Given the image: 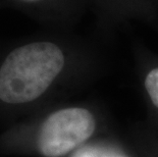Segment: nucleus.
<instances>
[{"instance_id": "1", "label": "nucleus", "mask_w": 158, "mask_h": 157, "mask_svg": "<svg viewBox=\"0 0 158 157\" xmlns=\"http://www.w3.org/2000/svg\"><path fill=\"white\" fill-rule=\"evenodd\" d=\"M64 65V53L52 42H33L15 49L0 68V100L10 104L34 101Z\"/></svg>"}, {"instance_id": "2", "label": "nucleus", "mask_w": 158, "mask_h": 157, "mask_svg": "<svg viewBox=\"0 0 158 157\" xmlns=\"http://www.w3.org/2000/svg\"><path fill=\"white\" fill-rule=\"evenodd\" d=\"M96 129L90 110L63 108L50 114L39 131L37 146L45 157H61L87 141Z\"/></svg>"}, {"instance_id": "3", "label": "nucleus", "mask_w": 158, "mask_h": 157, "mask_svg": "<svg viewBox=\"0 0 158 157\" xmlns=\"http://www.w3.org/2000/svg\"><path fill=\"white\" fill-rule=\"evenodd\" d=\"M105 19H158L157 0H93Z\"/></svg>"}, {"instance_id": "4", "label": "nucleus", "mask_w": 158, "mask_h": 157, "mask_svg": "<svg viewBox=\"0 0 158 157\" xmlns=\"http://www.w3.org/2000/svg\"><path fill=\"white\" fill-rule=\"evenodd\" d=\"M144 87L152 104L158 109V66L151 68L144 80Z\"/></svg>"}, {"instance_id": "5", "label": "nucleus", "mask_w": 158, "mask_h": 157, "mask_svg": "<svg viewBox=\"0 0 158 157\" xmlns=\"http://www.w3.org/2000/svg\"><path fill=\"white\" fill-rule=\"evenodd\" d=\"M23 1H27V2H37V1H40V0H23Z\"/></svg>"}]
</instances>
